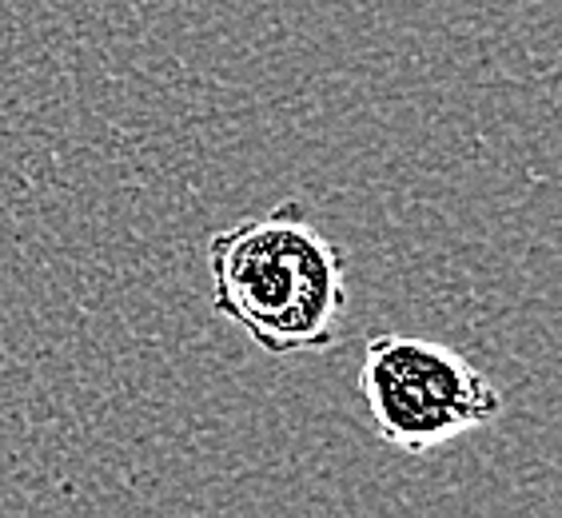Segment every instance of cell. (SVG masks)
Masks as SVG:
<instances>
[{
    "label": "cell",
    "mask_w": 562,
    "mask_h": 518,
    "mask_svg": "<svg viewBox=\"0 0 562 518\" xmlns=\"http://www.w3.org/2000/svg\"><path fill=\"white\" fill-rule=\"evenodd\" d=\"M212 312L271 359L319 356L339 339L347 268L295 200L207 239Z\"/></svg>",
    "instance_id": "obj_1"
},
{
    "label": "cell",
    "mask_w": 562,
    "mask_h": 518,
    "mask_svg": "<svg viewBox=\"0 0 562 518\" xmlns=\"http://www.w3.org/2000/svg\"><path fill=\"white\" fill-rule=\"evenodd\" d=\"M359 395L371 431L403 454H431L503 415V395L454 347L423 335H375L363 347Z\"/></svg>",
    "instance_id": "obj_2"
}]
</instances>
